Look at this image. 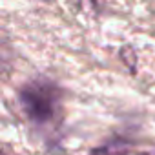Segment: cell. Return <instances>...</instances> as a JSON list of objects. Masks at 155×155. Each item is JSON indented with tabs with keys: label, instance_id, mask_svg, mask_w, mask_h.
<instances>
[{
	"label": "cell",
	"instance_id": "cell-1",
	"mask_svg": "<svg viewBox=\"0 0 155 155\" xmlns=\"http://www.w3.org/2000/svg\"><path fill=\"white\" fill-rule=\"evenodd\" d=\"M18 102L29 122L44 128L58 119L60 90L46 79H37L28 82L18 91Z\"/></svg>",
	"mask_w": 155,
	"mask_h": 155
},
{
	"label": "cell",
	"instance_id": "cell-2",
	"mask_svg": "<svg viewBox=\"0 0 155 155\" xmlns=\"http://www.w3.org/2000/svg\"><path fill=\"white\" fill-rule=\"evenodd\" d=\"M128 151H130V144L126 140L115 139V140H110L102 146L93 148L88 155H128Z\"/></svg>",
	"mask_w": 155,
	"mask_h": 155
},
{
	"label": "cell",
	"instance_id": "cell-3",
	"mask_svg": "<svg viewBox=\"0 0 155 155\" xmlns=\"http://www.w3.org/2000/svg\"><path fill=\"white\" fill-rule=\"evenodd\" d=\"M139 155H148V153H139Z\"/></svg>",
	"mask_w": 155,
	"mask_h": 155
}]
</instances>
